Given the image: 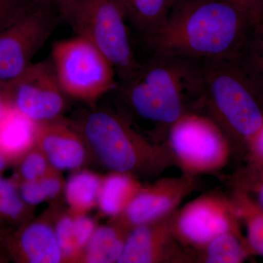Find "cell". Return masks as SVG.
Instances as JSON below:
<instances>
[{"label":"cell","instance_id":"cell-1","mask_svg":"<svg viewBox=\"0 0 263 263\" xmlns=\"http://www.w3.org/2000/svg\"><path fill=\"white\" fill-rule=\"evenodd\" d=\"M255 24L221 0H177L164 23L140 41L149 53L238 61Z\"/></svg>","mask_w":263,"mask_h":263},{"label":"cell","instance_id":"cell-2","mask_svg":"<svg viewBox=\"0 0 263 263\" xmlns=\"http://www.w3.org/2000/svg\"><path fill=\"white\" fill-rule=\"evenodd\" d=\"M115 90L137 117L167 132L184 114L203 108L201 61L149 53Z\"/></svg>","mask_w":263,"mask_h":263},{"label":"cell","instance_id":"cell-3","mask_svg":"<svg viewBox=\"0 0 263 263\" xmlns=\"http://www.w3.org/2000/svg\"><path fill=\"white\" fill-rule=\"evenodd\" d=\"M73 126L100 162L111 171L150 177L176 166L167 143L148 141L124 114L94 109Z\"/></svg>","mask_w":263,"mask_h":263},{"label":"cell","instance_id":"cell-4","mask_svg":"<svg viewBox=\"0 0 263 263\" xmlns=\"http://www.w3.org/2000/svg\"><path fill=\"white\" fill-rule=\"evenodd\" d=\"M203 108L232 136L247 143L263 124V98L238 61H201Z\"/></svg>","mask_w":263,"mask_h":263},{"label":"cell","instance_id":"cell-5","mask_svg":"<svg viewBox=\"0 0 263 263\" xmlns=\"http://www.w3.org/2000/svg\"><path fill=\"white\" fill-rule=\"evenodd\" d=\"M62 19L106 57L118 83L136 73L141 61L135 53L127 20L115 0H76Z\"/></svg>","mask_w":263,"mask_h":263},{"label":"cell","instance_id":"cell-6","mask_svg":"<svg viewBox=\"0 0 263 263\" xmlns=\"http://www.w3.org/2000/svg\"><path fill=\"white\" fill-rule=\"evenodd\" d=\"M51 64L67 97L95 105L118 86L113 65L89 40L75 37L57 41Z\"/></svg>","mask_w":263,"mask_h":263},{"label":"cell","instance_id":"cell-7","mask_svg":"<svg viewBox=\"0 0 263 263\" xmlns=\"http://www.w3.org/2000/svg\"><path fill=\"white\" fill-rule=\"evenodd\" d=\"M167 146L183 175L196 177L224 168L229 162V136L210 117L184 114L169 128Z\"/></svg>","mask_w":263,"mask_h":263},{"label":"cell","instance_id":"cell-8","mask_svg":"<svg viewBox=\"0 0 263 263\" xmlns=\"http://www.w3.org/2000/svg\"><path fill=\"white\" fill-rule=\"evenodd\" d=\"M60 19L48 0H30L0 29V82L13 81L32 63L33 57L48 41Z\"/></svg>","mask_w":263,"mask_h":263},{"label":"cell","instance_id":"cell-9","mask_svg":"<svg viewBox=\"0 0 263 263\" xmlns=\"http://www.w3.org/2000/svg\"><path fill=\"white\" fill-rule=\"evenodd\" d=\"M240 226L231 197L212 192L197 197L176 211L174 232L180 245L193 257L197 251L223 233L242 234Z\"/></svg>","mask_w":263,"mask_h":263},{"label":"cell","instance_id":"cell-10","mask_svg":"<svg viewBox=\"0 0 263 263\" xmlns=\"http://www.w3.org/2000/svg\"><path fill=\"white\" fill-rule=\"evenodd\" d=\"M6 91L10 105L35 123L58 119L65 108L67 96L48 62L31 64L7 83Z\"/></svg>","mask_w":263,"mask_h":263},{"label":"cell","instance_id":"cell-11","mask_svg":"<svg viewBox=\"0 0 263 263\" xmlns=\"http://www.w3.org/2000/svg\"><path fill=\"white\" fill-rule=\"evenodd\" d=\"M176 211L157 220L135 227L128 235L118 263L194 262L191 254L175 236Z\"/></svg>","mask_w":263,"mask_h":263},{"label":"cell","instance_id":"cell-12","mask_svg":"<svg viewBox=\"0 0 263 263\" xmlns=\"http://www.w3.org/2000/svg\"><path fill=\"white\" fill-rule=\"evenodd\" d=\"M196 177L182 175L180 177H167L144 185L118 220L133 230L176 212L183 199L195 191ZM112 219V218H111Z\"/></svg>","mask_w":263,"mask_h":263},{"label":"cell","instance_id":"cell-13","mask_svg":"<svg viewBox=\"0 0 263 263\" xmlns=\"http://www.w3.org/2000/svg\"><path fill=\"white\" fill-rule=\"evenodd\" d=\"M86 142L73 124L60 118L37 123L35 146L57 171L79 168L86 160Z\"/></svg>","mask_w":263,"mask_h":263},{"label":"cell","instance_id":"cell-14","mask_svg":"<svg viewBox=\"0 0 263 263\" xmlns=\"http://www.w3.org/2000/svg\"><path fill=\"white\" fill-rule=\"evenodd\" d=\"M3 245L18 262H64L54 228L46 221L24 223L13 234L6 235Z\"/></svg>","mask_w":263,"mask_h":263},{"label":"cell","instance_id":"cell-15","mask_svg":"<svg viewBox=\"0 0 263 263\" xmlns=\"http://www.w3.org/2000/svg\"><path fill=\"white\" fill-rule=\"evenodd\" d=\"M37 123L9 105L0 117V152L16 164L35 146Z\"/></svg>","mask_w":263,"mask_h":263},{"label":"cell","instance_id":"cell-16","mask_svg":"<svg viewBox=\"0 0 263 263\" xmlns=\"http://www.w3.org/2000/svg\"><path fill=\"white\" fill-rule=\"evenodd\" d=\"M139 179L134 175L115 171L104 176L98 200L102 214L110 219L123 214L144 186Z\"/></svg>","mask_w":263,"mask_h":263},{"label":"cell","instance_id":"cell-17","mask_svg":"<svg viewBox=\"0 0 263 263\" xmlns=\"http://www.w3.org/2000/svg\"><path fill=\"white\" fill-rule=\"evenodd\" d=\"M131 230L115 218L108 224L97 227L85 247L81 262L118 263Z\"/></svg>","mask_w":263,"mask_h":263},{"label":"cell","instance_id":"cell-18","mask_svg":"<svg viewBox=\"0 0 263 263\" xmlns=\"http://www.w3.org/2000/svg\"><path fill=\"white\" fill-rule=\"evenodd\" d=\"M138 38L146 37L164 23L177 0H115Z\"/></svg>","mask_w":263,"mask_h":263},{"label":"cell","instance_id":"cell-19","mask_svg":"<svg viewBox=\"0 0 263 263\" xmlns=\"http://www.w3.org/2000/svg\"><path fill=\"white\" fill-rule=\"evenodd\" d=\"M103 179L88 171H80L71 176L65 185V198L70 214L74 216L86 215L98 205Z\"/></svg>","mask_w":263,"mask_h":263},{"label":"cell","instance_id":"cell-20","mask_svg":"<svg viewBox=\"0 0 263 263\" xmlns=\"http://www.w3.org/2000/svg\"><path fill=\"white\" fill-rule=\"evenodd\" d=\"M252 255L245 237L228 232L211 240L193 254L194 262L240 263Z\"/></svg>","mask_w":263,"mask_h":263},{"label":"cell","instance_id":"cell-21","mask_svg":"<svg viewBox=\"0 0 263 263\" xmlns=\"http://www.w3.org/2000/svg\"><path fill=\"white\" fill-rule=\"evenodd\" d=\"M230 197L240 222L246 227V240L252 254L263 257V207L248 192L238 186H235Z\"/></svg>","mask_w":263,"mask_h":263},{"label":"cell","instance_id":"cell-22","mask_svg":"<svg viewBox=\"0 0 263 263\" xmlns=\"http://www.w3.org/2000/svg\"><path fill=\"white\" fill-rule=\"evenodd\" d=\"M30 208L22 200L15 181L0 175V222L22 226L30 218Z\"/></svg>","mask_w":263,"mask_h":263},{"label":"cell","instance_id":"cell-23","mask_svg":"<svg viewBox=\"0 0 263 263\" xmlns=\"http://www.w3.org/2000/svg\"><path fill=\"white\" fill-rule=\"evenodd\" d=\"M238 62L263 98V15Z\"/></svg>","mask_w":263,"mask_h":263},{"label":"cell","instance_id":"cell-24","mask_svg":"<svg viewBox=\"0 0 263 263\" xmlns=\"http://www.w3.org/2000/svg\"><path fill=\"white\" fill-rule=\"evenodd\" d=\"M15 182L22 200L31 207L57 196L65 185L57 170L53 167L41 179Z\"/></svg>","mask_w":263,"mask_h":263},{"label":"cell","instance_id":"cell-25","mask_svg":"<svg viewBox=\"0 0 263 263\" xmlns=\"http://www.w3.org/2000/svg\"><path fill=\"white\" fill-rule=\"evenodd\" d=\"M74 216L64 214L57 219L54 230L63 254L64 262H81L83 254L76 245L73 233Z\"/></svg>","mask_w":263,"mask_h":263},{"label":"cell","instance_id":"cell-26","mask_svg":"<svg viewBox=\"0 0 263 263\" xmlns=\"http://www.w3.org/2000/svg\"><path fill=\"white\" fill-rule=\"evenodd\" d=\"M16 181H31L43 177L52 168L44 154L37 147L32 150L17 162Z\"/></svg>","mask_w":263,"mask_h":263},{"label":"cell","instance_id":"cell-27","mask_svg":"<svg viewBox=\"0 0 263 263\" xmlns=\"http://www.w3.org/2000/svg\"><path fill=\"white\" fill-rule=\"evenodd\" d=\"M235 186L248 192L263 207V168L249 165Z\"/></svg>","mask_w":263,"mask_h":263},{"label":"cell","instance_id":"cell-28","mask_svg":"<svg viewBox=\"0 0 263 263\" xmlns=\"http://www.w3.org/2000/svg\"><path fill=\"white\" fill-rule=\"evenodd\" d=\"M96 228L95 221L87 216H74V237H75L76 245L82 254H84L85 247L87 245Z\"/></svg>","mask_w":263,"mask_h":263},{"label":"cell","instance_id":"cell-29","mask_svg":"<svg viewBox=\"0 0 263 263\" xmlns=\"http://www.w3.org/2000/svg\"><path fill=\"white\" fill-rule=\"evenodd\" d=\"M30 0H0V29L18 14Z\"/></svg>","mask_w":263,"mask_h":263},{"label":"cell","instance_id":"cell-30","mask_svg":"<svg viewBox=\"0 0 263 263\" xmlns=\"http://www.w3.org/2000/svg\"><path fill=\"white\" fill-rule=\"evenodd\" d=\"M249 148L250 166L263 167V124L255 135L247 143Z\"/></svg>","mask_w":263,"mask_h":263},{"label":"cell","instance_id":"cell-31","mask_svg":"<svg viewBox=\"0 0 263 263\" xmlns=\"http://www.w3.org/2000/svg\"><path fill=\"white\" fill-rule=\"evenodd\" d=\"M245 10L257 24L263 15V0H221Z\"/></svg>","mask_w":263,"mask_h":263},{"label":"cell","instance_id":"cell-32","mask_svg":"<svg viewBox=\"0 0 263 263\" xmlns=\"http://www.w3.org/2000/svg\"><path fill=\"white\" fill-rule=\"evenodd\" d=\"M48 1L54 7L62 19L76 0H48Z\"/></svg>","mask_w":263,"mask_h":263},{"label":"cell","instance_id":"cell-33","mask_svg":"<svg viewBox=\"0 0 263 263\" xmlns=\"http://www.w3.org/2000/svg\"><path fill=\"white\" fill-rule=\"evenodd\" d=\"M9 105L7 96L6 84L0 82V117Z\"/></svg>","mask_w":263,"mask_h":263},{"label":"cell","instance_id":"cell-34","mask_svg":"<svg viewBox=\"0 0 263 263\" xmlns=\"http://www.w3.org/2000/svg\"><path fill=\"white\" fill-rule=\"evenodd\" d=\"M10 164V163L9 161L8 160V159L0 152V174H1L3 171H4Z\"/></svg>","mask_w":263,"mask_h":263},{"label":"cell","instance_id":"cell-35","mask_svg":"<svg viewBox=\"0 0 263 263\" xmlns=\"http://www.w3.org/2000/svg\"><path fill=\"white\" fill-rule=\"evenodd\" d=\"M6 233H5V230L0 226V247L4 243V240L5 237H6Z\"/></svg>","mask_w":263,"mask_h":263},{"label":"cell","instance_id":"cell-36","mask_svg":"<svg viewBox=\"0 0 263 263\" xmlns=\"http://www.w3.org/2000/svg\"><path fill=\"white\" fill-rule=\"evenodd\" d=\"M3 257H2L1 256H0V262H1V261H3Z\"/></svg>","mask_w":263,"mask_h":263},{"label":"cell","instance_id":"cell-37","mask_svg":"<svg viewBox=\"0 0 263 263\" xmlns=\"http://www.w3.org/2000/svg\"><path fill=\"white\" fill-rule=\"evenodd\" d=\"M258 168H263V167H258Z\"/></svg>","mask_w":263,"mask_h":263}]
</instances>
